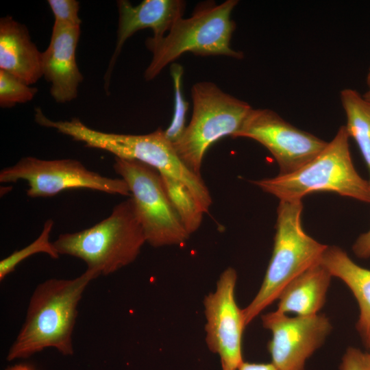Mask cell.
Segmentation results:
<instances>
[{"mask_svg": "<svg viewBox=\"0 0 370 370\" xmlns=\"http://www.w3.org/2000/svg\"><path fill=\"white\" fill-rule=\"evenodd\" d=\"M321 262L332 276L345 283L355 297L360 310L356 329L365 343L370 337V270L357 264L336 246H328Z\"/></svg>", "mask_w": 370, "mask_h": 370, "instance_id": "e0dca14e", "label": "cell"}, {"mask_svg": "<svg viewBox=\"0 0 370 370\" xmlns=\"http://www.w3.org/2000/svg\"><path fill=\"white\" fill-rule=\"evenodd\" d=\"M0 70L29 86L42 76V52L26 27L10 16L0 20Z\"/></svg>", "mask_w": 370, "mask_h": 370, "instance_id": "9a60e30c", "label": "cell"}, {"mask_svg": "<svg viewBox=\"0 0 370 370\" xmlns=\"http://www.w3.org/2000/svg\"><path fill=\"white\" fill-rule=\"evenodd\" d=\"M146 243L132 198L121 201L94 226L61 234L53 243L59 254L82 259L87 269L108 275L133 262Z\"/></svg>", "mask_w": 370, "mask_h": 370, "instance_id": "5b68a950", "label": "cell"}, {"mask_svg": "<svg viewBox=\"0 0 370 370\" xmlns=\"http://www.w3.org/2000/svg\"><path fill=\"white\" fill-rule=\"evenodd\" d=\"M365 344L368 349L367 352L370 354V337L365 342Z\"/></svg>", "mask_w": 370, "mask_h": 370, "instance_id": "f546056e", "label": "cell"}, {"mask_svg": "<svg viewBox=\"0 0 370 370\" xmlns=\"http://www.w3.org/2000/svg\"><path fill=\"white\" fill-rule=\"evenodd\" d=\"M19 180L27 182V195L34 198L53 197L73 188H88L131 197L129 187L122 178L102 176L73 159L45 160L27 156L0 171L1 183L16 182Z\"/></svg>", "mask_w": 370, "mask_h": 370, "instance_id": "9c48e42d", "label": "cell"}, {"mask_svg": "<svg viewBox=\"0 0 370 370\" xmlns=\"http://www.w3.org/2000/svg\"><path fill=\"white\" fill-rule=\"evenodd\" d=\"M161 178L170 201L190 235L199 228L204 213L185 184L169 177Z\"/></svg>", "mask_w": 370, "mask_h": 370, "instance_id": "d6986e66", "label": "cell"}, {"mask_svg": "<svg viewBox=\"0 0 370 370\" xmlns=\"http://www.w3.org/2000/svg\"><path fill=\"white\" fill-rule=\"evenodd\" d=\"M113 168L129 187L146 243L154 247L185 244L190 234L167 196L159 171L142 162L116 157Z\"/></svg>", "mask_w": 370, "mask_h": 370, "instance_id": "ba28073f", "label": "cell"}, {"mask_svg": "<svg viewBox=\"0 0 370 370\" xmlns=\"http://www.w3.org/2000/svg\"><path fill=\"white\" fill-rule=\"evenodd\" d=\"M262 321L271 332L268 349L279 370H304L306 360L332 330L329 319L319 314L289 317L275 310L262 315Z\"/></svg>", "mask_w": 370, "mask_h": 370, "instance_id": "7c38bea8", "label": "cell"}, {"mask_svg": "<svg viewBox=\"0 0 370 370\" xmlns=\"http://www.w3.org/2000/svg\"><path fill=\"white\" fill-rule=\"evenodd\" d=\"M41 125L56 129L84 143L86 147L105 150L116 158L145 163L157 169L161 175L181 182L189 188L204 214L212 204L201 176L197 175L183 164L164 130L160 128L147 134L107 133L88 127L77 118L53 121L47 116L42 119Z\"/></svg>", "mask_w": 370, "mask_h": 370, "instance_id": "7a4b0ae2", "label": "cell"}, {"mask_svg": "<svg viewBox=\"0 0 370 370\" xmlns=\"http://www.w3.org/2000/svg\"><path fill=\"white\" fill-rule=\"evenodd\" d=\"M354 253L360 258L370 257V229L361 234L353 245Z\"/></svg>", "mask_w": 370, "mask_h": 370, "instance_id": "d4e9b609", "label": "cell"}, {"mask_svg": "<svg viewBox=\"0 0 370 370\" xmlns=\"http://www.w3.org/2000/svg\"><path fill=\"white\" fill-rule=\"evenodd\" d=\"M80 27L54 23L50 42L42 52V73L50 83V93L58 103L69 102L77 96L83 80L76 61Z\"/></svg>", "mask_w": 370, "mask_h": 370, "instance_id": "4fadbf2b", "label": "cell"}, {"mask_svg": "<svg viewBox=\"0 0 370 370\" xmlns=\"http://www.w3.org/2000/svg\"><path fill=\"white\" fill-rule=\"evenodd\" d=\"M332 277L321 261L314 264L283 289L276 311L298 316L317 314L325 301Z\"/></svg>", "mask_w": 370, "mask_h": 370, "instance_id": "2e32d148", "label": "cell"}, {"mask_svg": "<svg viewBox=\"0 0 370 370\" xmlns=\"http://www.w3.org/2000/svg\"><path fill=\"white\" fill-rule=\"evenodd\" d=\"M237 0L199 3L192 15L177 20L167 34L160 38H148L146 47L152 59L144 77L153 79L170 63L186 53L196 56H225L236 59L243 53L231 47L230 41L236 28L231 15Z\"/></svg>", "mask_w": 370, "mask_h": 370, "instance_id": "3957f363", "label": "cell"}, {"mask_svg": "<svg viewBox=\"0 0 370 370\" xmlns=\"http://www.w3.org/2000/svg\"><path fill=\"white\" fill-rule=\"evenodd\" d=\"M7 370H33L29 366L26 365H17L13 367H11Z\"/></svg>", "mask_w": 370, "mask_h": 370, "instance_id": "83f0119b", "label": "cell"}, {"mask_svg": "<svg viewBox=\"0 0 370 370\" xmlns=\"http://www.w3.org/2000/svg\"><path fill=\"white\" fill-rule=\"evenodd\" d=\"M172 75L174 79L176 107L170 126L164 130L168 140L174 144L181 137L186 125V102L182 98L181 92L182 67L177 65V68L172 65Z\"/></svg>", "mask_w": 370, "mask_h": 370, "instance_id": "7402d4cb", "label": "cell"}, {"mask_svg": "<svg viewBox=\"0 0 370 370\" xmlns=\"http://www.w3.org/2000/svg\"><path fill=\"white\" fill-rule=\"evenodd\" d=\"M302 210L301 200L280 201L269 264L258 292L242 310L245 325L278 299L288 284L319 262L328 247L304 232Z\"/></svg>", "mask_w": 370, "mask_h": 370, "instance_id": "8992f818", "label": "cell"}, {"mask_svg": "<svg viewBox=\"0 0 370 370\" xmlns=\"http://www.w3.org/2000/svg\"><path fill=\"white\" fill-rule=\"evenodd\" d=\"M47 3L54 16V23L80 27L82 21L79 16V3L77 1L48 0Z\"/></svg>", "mask_w": 370, "mask_h": 370, "instance_id": "603a6c76", "label": "cell"}, {"mask_svg": "<svg viewBox=\"0 0 370 370\" xmlns=\"http://www.w3.org/2000/svg\"><path fill=\"white\" fill-rule=\"evenodd\" d=\"M233 138H247L264 146L273 156L278 175L298 170L326 146L328 142L301 130L265 108L252 109Z\"/></svg>", "mask_w": 370, "mask_h": 370, "instance_id": "30bf717a", "label": "cell"}, {"mask_svg": "<svg viewBox=\"0 0 370 370\" xmlns=\"http://www.w3.org/2000/svg\"><path fill=\"white\" fill-rule=\"evenodd\" d=\"M349 138L345 126H341L324 149L298 170L251 182L280 201L301 200L311 193L327 191L370 203L369 181L354 166Z\"/></svg>", "mask_w": 370, "mask_h": 370, "instance_id": "277c9868", "label": "cell"}, {"mask_svg": "<svg viewBox=\"0 0 370 370\" xmlns=\"http://www.w3.org/2000/svg\"><path fill=\"white\" fill-rule=\"evenodd\" d=\"M98 276L86 269L74 279L53 278L39 284L30 298L25 322L7 359L27 358L47 347L71 355L77 305L86 287Z\"/></svg>", "mask_w": 370, "mask_h": 370, "instance_id": "6da1fadb", "label": "cell"}, {"mask_svg": "<svg viewBox=\"0 0 370 370\" xmlns=\"http://www.w3.org/2000/svg\"><path fill=\"white\" fill-rule=\"evenodd\" d=\"M340 99L346 115L345 126L349 136L358 145L370 173V102L351 88L341 90Z\"/></svg>", "mask_w": 370, "mask_h": 370, "instance_id": "ac0fdd59", "label": "cell"}, {"mask_svg": "<svg viewBox=\"0 0 370 370\" xmlns=\"http://www.w3.org/2000/svg\"><path fill=\"white\" fill-rule=\"evenodd\" d=\"M53 221L47 219L39 236L25 247L14 251L12 254L0 261V281H2L16 266L28 257L38 254L45 253L52 258H58L59 254L49 241V235L53 229Z\"/></svg>", "mask_w": 370, "mask_h": 370, "instance_id": "ffe728a7", "label": "cell"}, {"mask_svg": "<svg viewBox=\"0 0 370 370\" xmlns=\"http://www.w3.org/2000/svg\"><path fill=\"white\" fill-rule=\"evenodd\" d=\"M10 188L9 186H3V187H1V195L2 196V195H3L5 193H8L9 190Z\"/></svg>", "mask_w": 370, "mask_h": 370, "instance_id": "f1b7e54d", "label": "cell"}, {"mask_svg": "<svg viewBox=\"0 0 370 370\" xmlns=\"http://www.w3.org/2000/svg\"><path fill=\"white\" fill-rule=\"evenodd\" d=\"M340 370H370V354L358 348L349 347L343 356Z\"/></svg>", "mask_w": 370, "mask_h": 370, "instance_id": "cb8c5ba5", "label": "cell"}, {"mask_svg": "<svg viewBox=\"0 0 370 370\" xmlns=\"http://www.w3.org/2000/svg\"><path fill=\"white\" fill-rule=\"evenodd\" d=\"M38 89L16 77L0 70V106L11 108L33 99Z\"/></svg>", "mask_w": 370, "mask_h": 370, "instance_id": "44dd1931", "label": "cell"}, {"mask_svg": "<svg viewBox=\"0 0 370 370\" xmlns=\"http://www.w3.org/2000/svg\"><path fill=\"white\" fill-rule=\"evenodd\" d=\"M238 370H279L272 363H250L243 362Z\"/></svg>", "mask_w": 370, "mask_h": 370, "instance_id": "484cf974", "label": "cell"}, {"mask_svg": "<svg viewBox=\"0 0 370 370\" xmlns=\"http://www.w3.org/2000/svg\"><path fill=\"white\" fill-rule=\"evenodd\" d=\"M182 0H144L134 6L126 0L117 1L119 22L115 49L105 75L108 90L114 65L125 41L136 32L149 28L153 38L166 35L175 23L182 18L186 9Z\"/></svg>", "mask_w": 370, "mask_h": 370, "instance_id": "5bb4252c", "label": "cell"}, {"mask_svg": "<svg viewBox=\"0 0 370 370\" xmlns=\"http://www.w3.org/2000/svg\"><path fill=\"white\" fill-rule=\"evenodd\" d=\"M236 270L228 267L221 274L214 291L204 300L206 319V341L217 354L223 370H238L242 358V336L246 326L235 299Z\"/></svg>", "mask_w": 370, "mask_h": 370, "instance_id": "8fae6325", "label": "cell"}, {"mask_svg": "<svg viewBox=\"0 0 370 370\" xmlns=\"http://www.w3.org/2000/svg\"><path fill=\"white\" fill-rule=\"evenodd\" d=\"M191 97V119L173 146L183 164L201 176L202 162L208 148L223 137L233 138L252 107L211 82L194 84Z\"/></svg>", "mask_w": 370, "mask_h": 370, "instance_id": "52a82bcc", "label": "cell"}, {"mask_svg": "<svg viewBox=\"0 0 370 370\" xmlns=\"http://www.w3.org/2000/svg\"><path fill=\"white\" fill-rule=\"evenodd\" d=\"M366 82L367 86V90L362 96L366 100L370 102V67L367 75Z\"/></svg>", "mask_w": 370, "mask_h": 370, "instance_id": "4316f807", "label": "cell"}]
</instances>
